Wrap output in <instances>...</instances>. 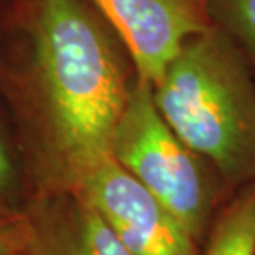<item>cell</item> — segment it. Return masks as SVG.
<instances>
[{
	"mask_svg": "<svg viewBox=\"0 0 255 255\" xmlns=\"http://www.w3.org/2000/svg\"><path fill=\"white\" fill-rule=\"evenodd\" d=\"M136 81L123 42L86 0H13L0 17V90L53 189L111 157Z\"/></svg>",
	"mask_w": 255,
	"mask_h": 255,
	"instance_id": "1",
	"label": "cell"
},
{
	"mask_svg": "<svg viewBox=\"0 0 255 255\" xmlns=\"http://www.w3.org/2000/svg\"><path fill=\"white\" fill-rule=\"evenodd\" d=\"M151 90L166 123L224 186L255 182L254 68L222 30L191 37Z\"/></svg>",
	"mask_w": 255,
	"mask_h": 255,
	"instance_id": "2",
	"label": "cell"
},
{
	"mask_svg": "<svg viewBox=\"0 0 255 255\" xmlns=\"http://www.w3.org/2000/svg\"><path fill=\"white\" fill-rule=\"evenodd\" d=\"M111 156L169 209L199 244L206 241L226 186L171 129L156 108L151 85L139 78L116 126Z\"/></svg>",
	"mask_w": 255,
	"mask_h": 255,
	"instance_id": "3",
	"label": "cell"
},
{
	"mask_svg": "<svg viewBox=\"0 0 255 255\" xmlns=\"http://www.w3.org/2000/svg\"><path fill=\"white\" fill-rule=\"evenodd\" d=\"M105 219L132 255H201L189 231L113 156L71 187Z\"/></svg>",
	"mask_w": 255,
	"mask_h": 255,
	"instance_id": "4",
	"label": "cell"
},
{
	"mask_svg": "<svg viewBox=\"0 0 255 255\" xmlns=\"http://www.w3.org/2000/svg\"><path fill=\"white\" fill-rule=\"evenodd\" d=\"M126 47L141 81L152 85L194 35L214 27L207 0H86Z\"/></svg>",
	"mask_w": 255,
	"mask_h": 255,
	"instance_id": "5",
	"label": "cell"
},
{
	"mask_svg": "<svg viewBox=\"0 0 255 255\" xmlns=\"http://www.w3.org/2000/svg\"><path fill=\"white\" fill-rule=\"evenodd\" d=\"M25 216L27 255H132L73 189H53Z\"/></svg>",
	"mask_w": 255,
	"mask_h": 255,
	"instance_id": "6",
	"label": "cell"
},
{
	"mask_svg": "<svg viewBox=\"0 0 255 255\" xmlns=\"http://www.w3.org/2000/svg\"><path fill=\"white\" fill-rule=\"evenodd\" d=\"M201 255H255V182L237 189L216 217Z\"/></svg>",
	"mask_w": 255,
	"mask_h": 255,
	"instance_id": "7",
	"label": "cell"
},
{
	"mask_svg": "<svg viewBox=\"0 0 255 255\" xmlns=\"http://www.w3.org/2000/svg\"><path fill=\"white\" fill-rule=\"evenodd\" d=\"M214 27L222 30L255 65V0H207Z\"/></svg>",
	"mask_w": 255,
	"mask_h": 255,
	"instance_id": "8",
	"label": "cell"
},
{
	"mask_svg": "<svg viewBox=\"0 0 255 255\" xmlns=\"http://www.w3.org/2000/svg\"><path fill=\"white\" fill-rule=\"evenodd\" d=\"M25 216L0 214V255L23 251Z\"/></svg>",
	"mask_w": 255,
	"mask_h": 255,
	"instance_id": "9",
	"label": "cell"
},
{
	"mask_svg": "<svg viewBox=\"0 0 255 255\" xmlns=\"http://www.w3.org/2000/svg\"><path fill=\"white\" fill-rule=\"evenodd\" d=\"M17 181V161L2 128H0V199L13 189Z\"/></svg>",
	"mask_w": 255,
	"mask_h": 255,
	"instance_id": "10",
	"label": "cell"
},
{
	"mask_svg": "<svg viewBox=\"0 0 255 255\" xmlns=\"http://www.w3.org/2000/svg\"><path fill=\"white\" fill-rule=\"evenodd\" d=\"M12 2H13V0H0V17H2L3 12L8 8V5L12 3Z\"/></svg>",
	"mask_w": 255,
	"mask_h": 255,
	"instance_id": "11",
	"label": "cell"
},
{
	"mask_svg": "<svg viewBox=\"0 0 255 255\" xmlns=\"http://www.w3.org/2000/svg\"><path fill=\"white\" fill-rule=\"evenodd\" d=\"M7 255H27L23 251H17V252H12V254H7Z\"/></svg>",
	"mask_w": 255,
	"mask_h": 255,
	"instance_id": "12",
	"label": "cell"
}]
</instances>
